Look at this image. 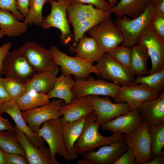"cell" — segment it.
I'll return each instance as SVG.
<instances>
[{
  "label": "cell",
  "mask_w": 164,
  "mask_h": 164,
  "mask_svg": "<svg viewBox=\"0 0 164 164\" xmlns=\"http://www.w3.org/2000/svg\"><path fill=\"white\" fill-rule=\"evenodd\" d=\"M12 46L10 43H7L0 46V76L3 60Z\"/></svg>",
  "instance_id": "ee69618b"
},
{
  "label": "cell",
  "mask_w": 164,
  "mask_h": 164,
  "mask_svg": "<svg viewBox=\"0 0 164 164\" xmlns=\"http://www.w3.org/2000/svg\"><path fill=\"white\" fill-rule=\"evenodd\" d=\"M143 121L149 127L164 123V93L157 97L143 102L137 109Z\"/></svg>",
  "instance_id": "44dd1931"
},
{
  "label": "cell",
  "mask_w": 164,
  "mask_h": 164,
  "mask_svg": "<svg viewBox=\"0 0 164 164\" xmlns=\"http://www.w3.org/2000/svg\"><path fill=\"white\" fill-rule=\"evenodd\" d=\"M143 121L138 110L136 109L129 111L101 125L100 126L104 130L129 135L135 131Z\"/></svg>",
  "instance_id": "ac0fdd59"
},
{
  "label": "cell",
  "mask_w": 164,
  "mask_h": 164,
  "mask_svg": "<svg viewBox=\"0 0 164 164\" xmlns=\"http://www.w3.org/2000/svg\"><path fill=\"white\" fill-rule=\"evenodd\" d=\"M132 53L129 68L137 76L148 74L147 60L149 57L146 49L144 47L136 45L132 47Z\"/></svg>",
  "instance_id": "f1b7e54d"
},
{
  "label": "cell",
  "mask_w": 164,
  "mask_h": 164,
  "mask_svg": "<svg viewBox=\"0 0 164 164\" xmlns=\"http://www.w3.org/2000/svg\"><path fill=\"white\" fill-rule=\"evenodd\" d=\"M141 84L149 88L160 93L164 86V68L148 75L138 76L132 84Z\"/></svg>",
  "instance_id": "1f68e13d"
},
{
  "label": "cell",
  "mask_w": 164,
  "mask_h": 164,
  "mask_svg": "<svg viewBox=\"0 0 164 164\" xmlns=\"http://www.w3.org/2000/svg\"><path fill=\"white\" fill-rule=\"evenodd\" d=\"M95 66L97 76L120 87L132 84L135 78L129 67L116 61L107 53L103 54Z\"/></svg>",
  "instance_id": "277c9868"
},
{
  "label": "cell",
  "mask_w": 164,
  "mask_h": 164,
  "mask_svg": "<svg viewBox=\"0 0 164 164\" xmlns=\"http://www.w3.org/2000/svg\"><path fill=\"white\" fill-rule=\"evenodd\" d=\"M152 2L154 12L164 14V0H153Z\"/></svg>",
  "instance_id": "7dc6e473"
},
{
  "label": "cell",
  "mask_w": 164,
  "mask_h": 164,
  "mask_svg": "<svg viewBox=\"0 0 164 164\" xmlns=\"http://www.w3.org/2000/svg\"><path fill=\"white\" fill-rule=\"evenodd\" d=\"M5 35L4 32L0 29V41L1 39Z\"/></svg>",
  "instance_id": "f5cc1de1"
},
{
  "label": "cell",
  "mask_w": 164,
  "mask_h": 164,
  "mask_svg": "<svg viewBox=\"0 0 164 164\" xmlns=\"http://www.w3.org/2000/svg\"><path fill=\"white\" fill-rule=\"evenodd\" d=\"M22 111L16 101L10 100L0 104V115L6 113L14 121L16 127L22 132L35 146L45 145V141L28 126L23 118Z\"/></svg>",
  "instance_id": "2e32d148"
},
{
  "label": "cell",
  "mask_w": 164,
  "mask_h": 164,
  "mask_svg": "<svg viewBox=\"0 0 164 164\" xmlns=\"http://www.w3.org/2000/svg\"><path fill=\"white\" fill-rule=\"evenodd\" d=\"M149 131L148 124L143 121L134 132L124 135L128 148L135 155L136 164H147L152 159Z\"/></svg>",
  "instance_id": "8fae6325"
},
{
  "label": "cell",
  "mask_w": 164,
  "mask_h": 164,
  "mask_svg": "<svg viewBox=\"0 0 164 164\" xmlns=\"http://www.w3.org/2000/svg\"><path fill=\"white\" fill-rule=\"evenodd\" d=\"M148 4L147 0H120L110 11L116 19L125 16L134 18L145 10Z\"/></svg>",
  "instance_id": "83f0119b"
},
{
  "label": "cell",
  "mask_w": 164,
  "mask_h": 164,
  "mask_svg": "<svg viewBox=\"0 0 164 164\" xmlns=\"http://www.w3.org/2000/svg\"><path fill=\"white\" fill-rule=\"evenodd\" d=\"M96 118L94 111L86 117L82 133L74 145V150L77 154L91 151L97 147L125 139L124 135L118 132L108 136L101 135L99 132L100 125L95 121Z\"/></svg>",
  "instance_id": "6da1fadb"
},
{
  "label": "cell",
  "mask_w": 164,
  "mask_h": 164,
  "mask_svg": "<svg viewBox=\"0 0 164 164\" xmlns=\"http://www.w3.org/2000/svg\"><path fill=\"white\" fill-rule=\"evenodd\" d=\"M58 67L50 70L36 72L26 83V91L32 90L47 94L53 87L57 77Z\"/></svg>",
  "instance_id": "cb8c5ba5"
},
{
  "label": "cell",
  "mask_w": 164,
  "mask_h": 164,
  "mask_svg": "<svg viewBox=\"0 0 164 164\" xmlns=\"http://www.w3.org/2000/svg\"><path fill=\"white\" fill-rule=\"evenodd\" d=\"M0 149L3 152L18 153L26 157L25 153L14 131L0 130Z\"/></svg>",
  "instance_id": "4dcf8cb0"
},
{
  "label": "cell",
  "mask_w": 164,
  "mask_h": 164,
  "mask_svg": "<svg viewBox=\"0 0 164 164\" xmlns=\"http://www.w3.org/2000/svg\"><path fill=\"white\" fill-rule=\"evenodd\" d=\"M137 44L144 47L150 58L152 65L148 74L164 68V40L155 33L150 24L141 32Z\"/></svg>",
  "instance_id": "52a82bcc"
},
{
  "label": "cell",
  "mask_w": 164,
  "mask_h": 164,
  "mask_svg": "<svg viewBox=\"0 0 164 164\" xmlns=\"http://www.w3.org/2000/svg\"><path fill=\"white\" fill-rule=\"evenodd\" d=\"M75 80L70 75L62 73L57 77L52 89L46 94L50 99L55 98L63 100L66 104L70 103L75 98L73 88Z\"/></svg>",
  "instance_id": "d4e9b609"
},
{
  "label": "cell",
  "mask_w": 164,
  "mask_h": 164,
  "mask_svg": "<svg viewBox=\"0 0 164 164\" xmlns=\"http://www.w3.org/2000/svg\"><path fill=\"white\" fill-rule=\"evenodd\" d=\"M164 152L162 150L160 153L153 158L147 164H164Z\"/></svg>",
  "instance_id": "c3c4849f"
},
{
  "label": "cell",
  "mask_w": 164,
  "mask_h": 164,
  "mask_svg": "<svg viewBox=\"0 0 164 164\" xmlns=\"http://www.w3.org/2000/svg\"><path fill=\"white\" fill-rule=\"evenodd\" d=\"M5 164H28L26 158L22 155L16 153L3 152Z\"/></svg>",
  "instance_id": "60d3db41"
},
{
  "label": "cell",
  "mask_w": 164,
  "mask_h": 164,
  "mask_svg": "<svg viewBox=\"0 0 164 164\" xmlns=\"http://www.w3.org/2000/svg\"><path fill=\"white\" fill-rule=\"evenodd\" d=\"M3 85L11 100L16 101L26 91V84L6 77H2Z\"/></svg>",
  "instance_id": "e575fe53"
},
{
  "label": "cell",
  "mask_w": 164,
  "mask_h": 164,
  "mask_svg": "<svg viewBox=\"0 0 164 164\" xmlns=\"http://www.w3.org/2000/svg\"><path fill=\"white\" fill-rule=\"evenodd\" d=\"M128 149L125 139L109 145H103L97 151L81 153L84 158L91 161L93 164H114Z\"/></svg>",
  "instance_id": "e0dca14e"
},
{
  "label": "cell",
  "mask_w": 164,
  "mask_h": 164,
  "mask_svg": "<svg viewBox=\"0 0 164 164\" xmlns=\"http://www.w3.org/2000/svg\"><path fill=\"white\" fill-rule=\"evenodd\" d=\"M19 21L10 11L0 9V29L5 35L12 37L26 33L28 24Z\"/></svg>",
  "instance_id": "4316f807"
},
{
  "label": "cell",
  "mask_w": 164,
  "mask_h": 164,
  "mask_svg": "<svg viewBox=\"0 0 164 164\" xmlns=\"http://www.w3.org/2000/svg\"><path fill=\"white\" fill-rule=\"evenodd\" d=\"M14 132L29 164H56L52 159L50 150L45 145L35 146L21 131L15 127Z\"/></svg>",
  "instance_id": "d6986e66"
},
{
  "label": "cell",
  "mask_w": 164,
  "mask_h": 164,
  "mask_svg": "<svg viewBox=\"0 0 164 164\" xmlns=\"http://www.w3.org/2000/svg\"><path fill=\"white\" fill-rule=\"evenodd\" d=\"M153 11L152 3L149 2L145 10L138 17L131 18L125 16L115 19L114 22L123 38L122 46L132 47L137 45L141 32L150 24Z\"/></svg>",
  "instance_id": "7a4b0ae2"
},
{
  "label": "cell",
  "mask_w": 164,
  "mask_h": 164,
  "mask_svg": "<svg viewBox=\"0 0 164 164\" xmlns=\"http://www.w3.org/2000/svg\"><path fill=\"white\" fill-rule=\"evenodd\" d=\"M65 104L63 100L55 99L43 105L22 111V114L28 126L37 133L44 122L62 116L61 109Z\"/></svg>",
  "instance_id": "4fadbf2b"
},
{
  "label": "cell",
  "mask_w": 164,
  "mask_h": 164,
  "mask_svg": "<svg viewBox=\"0 0 164 164\" xmlns=\"http://www.w3.org/2000/svg\"><path fill=\"white\" fill-rule=\"evenodd\" d=\"M153 0H147V1L148 2H152L153 1Z\"/></svg>",
  "instance_id": "11a10c76"
},
{
  "label": "cell",
  "mask_w": 164,
  "mask_h": 164,
  "mask_svg": "<svg viewBox=\"0 0 164 164\" xmlns=\"http://www.w3.org/2000/svg\"><path fill=\"white\" fill-rule=\"evenodd\" d=\"M132 53V47L121 45L116 47L107 53L118 62L129 68Z\"/></svg>",
  "instance_id": "d590c367"
},
{
  "label": "cell",
  "mask_w": 164,
  "mask_h": 164,
  "mask_svg": "<svg viewBox=\"0 0 164 164\" xmlns=\"http://www.w3.org/2000/svg\"><path fill=\"white\" fill-rule=\"evenodd\" d=\"M111 14L110 10L98 9L91 4L72 2L69 5L67 10L68 22L72 26L100 17H111Z\"/></svg>",
  "instance_id": "ffe728a7"
},
{
  "label": "cell",
  "mask_w": 164,
  "mask_h": 164,
  "mask_svg": "<svg viewBox=\"0 0 164 164\" xmlns=\"http://www.w3.org/2000/svg\"><path fill=\"white\" fill-rule=\"evenodd\" d=\"M50 49L55 63L60 67L62 73L72 75L78 79L87 78L91 73L98 75L95 66L85 60L77 56H69L55 46H52Z\"/></svg>",
  "instance_id": "5b68a950"
},
{
  "label": "cell",
  "mask_w": 164,
  "mask_h": 164,
  "mask_svg": "<svg viewBox=\"0 0 164 164\" xmlns=\"http://www.w3.org/2000/svg\"><path fill=\"white\" fill-rule=\"evenodd\" d=\"M109 4L112 7H113L117 3L118 0H108Z\"/></svg>",
  "instance_id": "816d5d0a"
},
{
  "label": "cell",
  "mask_w": 164,
  "mask_h": 164,
  "mask_svg": "<svg viewBox=\"0 0 164 164\" xmlns=\"http://www.w3.org/2000/svg\"><path fill=\"white\" fill-rule=\"evenodd\" d=\"M94 108L87 96L74 98L70 103L65 104L60 111L64 121H73L86 117L94 111Z\"/></svg>",
  "instance_id": "7402d4cb"
},
{
  "label": "cell",
  "mask_w": 164,
  "mask_h": 164,
  "mask_svg": "<svg viewBox=\"0 0 164 164\" xmlns=\"http://www.w3.org/2000/svg\"><path fill=\"white\" fill-rule=\"evenodd\" d=\"M18 49L37 72L51 70L58 66L50 49L37 43L26 41Z\"/></svg>",
  "instance_id": "7c38bea8"
},
{
  "label": "cell",
  "mask_w": 164,
  "mask_h": 164,
  "mask_svg": "<svg viewBox=\"0 0 164 164\" xmlns=\"http://www.w3.org/2000/svg\"><path fill=\"white\" fill-rule=\"evenodd\" d=\"M0 164H5L3 152L0 149Z\"/></svg>",
  "instance_id": "f907efd6"
},
{
  "label": "cell",
  "mask_w": 164,
  "mask_h": 164,
  "mask_svg": "<svg viewBox=\"0 0 164 164\" xmlns=\"http://www.w3.org/2000/svg\"><path fill=\"white\" fill-rule=\"evenodd\" d=\"M86 117L73 121H64L60 117L64 144L71 160L78 156L74 145L82 133Z\"/></svg>",
  "instance_id": "603a6c76"
},
{
  "label": "cell",
  "mask_w": 164,
  "mask_h": 164,
  "mask_svg": "<svg viewBox=\"0 0 164 164\" xmlns=\"http://www.w3.org/2000/svg\"><path fill=\"white\" fill-rule=\"evenodd\" d=\"M150 24L155 33L164 40V14L153 11Z\"/></svg>",
  "instance_id": "74e56055"
},
{
  "label": "cell",
  "mask_w": 164,
  "mask_h": 164,
  "mask_svg": "<svg viewBox=\"0 0 164 164\" xmlns=\"http://www.w3.org/2000/svg\"><path fill=\"white\" fill-rule=\"evenodd\" d=\"M114 164H136L133 152L130 149L128 148Z\"/></svg>",
  "instance_id": "b9f144b4"
},
{
  "label": "cell",
  "mask_w": 164,
  "mask_h": 164,
  "mask_svg": "<svg viewBox=\"0 0 164 164\" xmlns=\"http://www.w3.org/2000/svg\"><path fill=\"white\" fill-rule=\"evenodd\" d=\"M87 96L92 103L96 114L95 121L100 125L129 111L126 103H113L108 97L95 95Z\"/></svg>",
  "instance_id": "9a60e30c"
},
{
  "label": "cell",
  "mask_w": 164,
  "mask_h": 164,
  "mask_svg": "<svg viewBox=\"0 0 164 164\" xmlns=\"http://www.w3.org/2000/svg\"><path fill=\"white\" fill-rule=\"evenodd\" d=\"M29 0H16L17 8L25 18L29 12Z\"/></svg>",
  "instance_id": "7bdbcfd3"
},
{
  "label": "cell",
  "mask_w": 164,
  "mask_h": 164,
  "mask_svg": "<svg viewBox=\"0 0 164 164\" xmlns=\"http://www.w3.org/2000/svg\"><path fill=\"white\" fill-rule=\"evenodd\" d=\"M70 2V0L50 1L51 7L50 12L43 19L41 26L45 29L52 27L58 29L61 33V38L65 43H67L71 39L72 33L67 15V9Z\"/></svg>",
  "instance_id": "9c48e42d"
},
{
  "label": "cell",
  "mask_w": 164,
  "mask_h": 164,
  "mask_svg": "<svg viewBox=\"0 0 164 164\" xmlns=\"http://www.w3.org/2000/svg\"><path fill=\"white\" fill-rule=\"evenodd\" d=\"M51 0H46V3L49 2L50 1H51ZM56 0L57 1H63L64 0Z\"/></svg>",
  "instance_id": "db71d44e"
},
{
  "label": "cell",
  "mask_w": 164,
  "mask_h": 164,
  "mask_svg": "<svg viewBox=\"0 0 164 164\" xmlns=\"http://www.w3.org/2000/svg\"><path fill=\"white\" fill-rule=\"evenodd\" d=\"M37 133L48 144L51 158L56 164H60L56 159V154L63 157L68 162H70L71 159L64 144L60 117L44 122Z\"/></svg>",
  "instance_id": "3957f363"
},
{
  "label": "cell",
  "mask_w": 164,
  "mask_h": 164,
  "mask_svg": "<svg viewBox=\"0 0 164 164\" xmlns=\"http://www.w3.org/2000/svg\"><path fill=\"white\" fill-rule=\"evenodd\" d=\"M87 32L95 39L104 53L119 46L123 41L120 30L110 18L94 26Z\"/></svg>",
  "instance_id": "ba28073f"
},
{
  "label": "cell",
  "mask_w": 164,
  "mask_h": 164,
  "mask_svg": "<svg viewBox=\"0 0 164 164\" xmlns=\"http://www.w3.org/2000/svg\"><path fill=\"white\" fill-rule=\"evenodd\" d=\"M149 132L152 158L161 152L164 146V123L154 126H149Z\"/></svg>",
  "instance_id": "d6a6232c"
},
{
  "label": "cell",
  "mask_w": 164,
  "mask_h": 164,
  "mask_svg": "<svg viewBox=\"0 0 164 164\" xmlns=\"http://www.w3.org/2000/svg\"><path fill=\"white\" fill-rule=\"evenodd\" d=\"M77 164H93L90 160L85 158L78 160L77 161Z\"/></svg>",
  "instance_id": "681fc988"
},
{
  "label": "cell",
  "mask_w": 164,
  "mask_h": 164,
  "mask_svg": "<svg viewBox=\"0 0 164 164\" xmlns=\"http://www.w3.org/2000/svg\"><path fill=\"white\" fill-rule=\"evenodd\" d=\"M36 72L18 49L8 52L3 62L1 74L26 83Z\"/></svg>",
  "instance_id": "8992f818"
},
{
  "label": "cell",
  "mask_w": 164,
  "mask_h": 164,
  "mask_svg": "<svg viewBox=\"0 0 164 164\" xmlns=\"http://www.w3.org/2000/svg\"><path fill=\"white\" fill-rule=\"evenodd\" d=\"M2 77L0 76V104L11 100L3 85Z\"/></svg>",
  "instance_id": "bcb514c9"
},
{
  "label": "cell",
  "mask_w": 164,
  "mask_h": 164,
  "mask_svg": "<svg viewBox=\"0 0 164 164\" xmlns=\"http://www.w3.org/2000/svg\"><path fill=\"white\" fill-rule=\"evenodd\" d=\"M73 88L75 98L89 95H102L113 99L118 93L120 86L113 82L102 79H95L92 77L87 78H76Z\"/></svg>",
  "instance_id": "30bf717a"
},
{
  "label": "cell",
  "mask_w": 164,
  "mask_h": 164,
  "mask_svg": "<svg viewBox=\"0 0 164 164\" xmlns=\"http://www.w3.org/2000/svg\"><path fill=\"white\" fill-rule=\"evenodd\" d=\"M22 111L46 104L50 101L46 94L32 90L27 91L16 101Z\"/></svg>",
  "instance_id": "f546056e"
},
{
  "label": "cell",
  "mask_w": 164,
  "mask_h": 164,
  "mask_svg": "<svg viewBox=\"0 0 164 164\" xmlns=\"http://www.w3.org/2000/svg\"><path fill=\"white\" fill-rule=\"evenodd\" d=\"M46 0H29L28 12L24 22L29 25L34 24L41 26L43 19V7Z\"/></svg>",
  "instance_id": "836d02e7"
},
{
  "label": "cell",
  "mask_w": 164,
  "mask_h": 164,
  "mask_svg": "<svg viewBox=\"0 0 164 164\" xmlns=\"http://www.w3.org/2000/svg\"><path fill=\"white\" fill-rule=\"evenodd\" d=\"M110 17L108 16L100 17L73 26L74 40L78 42L81 37L88 30L103 21Z\"/></svg>",
  "instance_id": "8d00e7d4"
},
{
  "label": "cell",
  "mask_w": 164,
  "mask_h": 164,
  "mask_svg": "<svg viewBox=\"0 0 164 164\" xmlns=\"http://www.w3.org/2000/svg\"><path fill=\"white\" fill-rule=\"evenodd\" d=\"M70 1L72 2L91 4L96 8L105 11L111 10L112 7L106 0H70Z\"/></svg>",
  "instance_id": "ab89813d"
},
{
  "label": "cell",
  "mask_w": 164,
  "mask_h": 164,
  "mask_svg": "<svg viewBox=\"0 0 164 164\" xmlns=\"http://www.w3.org/2000/svg\"><path fill=\"white\" fill-rule=\"evenodd\" d=\"M161 93L139 84L121 87L114 99L115 103L124 102L129 111L137 109L144 101L158 97Z\"/></svg>",
  "instance_id": "5bb4252c"
},
{
  "label": "cell",
  "mask_w": 164,
  "mask_h": 164,
  "mask_svg": "<svg viewBox=\"0 0 164 164\" xmlns=\"http://www.w3.org/2000/svg\"><path fill=\"white\" fill-rule=\"evenodd\" d=\"M15 127L9 122V120L0 115V130H10L14 131Z\"/></svg>",
  "instance_id": "f6af8a7d"
},
{
  "label": "cell",
  "mask_w": 164,
  "mask_h": 164,
  "mask_svg": "<svg viewBox=\"0 0 164 164\" xmlns=\"http://www.w3.org/2000/svg\"><path fill=\"white\" fill-rule=\"evenodd\" d=\"M78 44L73 50L76 56L83 59L93 64L101 58L104 53L95 39L86 35L79 40Z\"/></svg>",
  "instance_id": "484cf974"
},
{
  "label": "cell",
  "mask_w": 164,
  "mask_h": 164,
  "mask_svg": "<svg viewBox=\"0 0 164 164\" xmlns=\"http://www.w3.org/2000/svg\"><path fill=\"white\" fill-rule=\"evenodd\" d=\"M16 1V0H0V9L10 11L20 21L24 20L25 17L17 9Z\"/></svg>",
  "instance_id": "f35d334b"
}]
</instances>
